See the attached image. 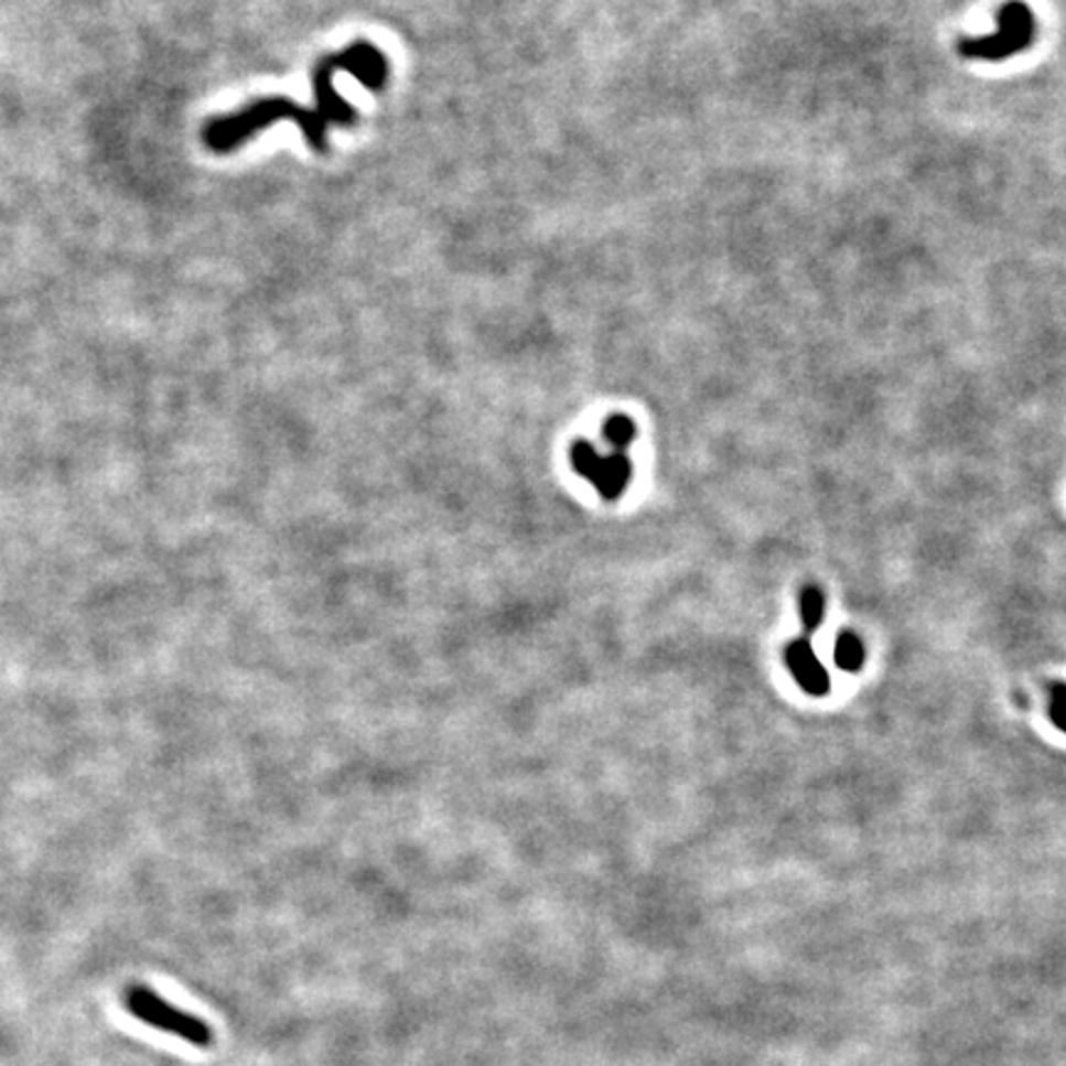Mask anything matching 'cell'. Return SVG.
Here are the masks:
<instances>
[{
	"instance_id": "4",
	"label": "cell",
	"mask_w": 1066,
	"mask_h": 1066,
	"mask_svg": "<svg viewBox=\"0 0 1066 1066\" xmlns=\"http://www.w3.org/2000/svg\"><path fill=\"white\" fill-rule=\"evenodd\" d=\"M785 661H788L790 675L795 681L810 693V697H825L830 691V675H827L822 661L817 659L815 649L807 639H798L785 649Z\"/></svg>"
},
{
	"instance_id": "2",
	"label": "cell",
	"mask_w": 1066,
	"mask_h": 1066,
	"mask_svg": "<svg viewBox=\"0 0 1066 1066\" xmlns=\"http://www.w3.org/2000/svg\"><path fill=\"white\" fill-rule=\"evenodd\" d=\"M127 1008L137 1020L147 1022L161 1032L175 1034V1037L191 1042L195 1047H211L213 1044V1032L208 1024L193 1017L189 1012L173 1008L169 1000H163L149 988L131 986L127 992Z\"/></svg>"
},
{
	"instance_id": "8",
	"label": "cell",
	"mask_w": 1066,
	"mask_h": 1066,
	"mask_svg": "<svg viewBox=\"0 0 1066 1066\" xmlns=\"http://www.w3.org/2000/svg\"><path fill=\"white\" fill-rule=\"evenodd\" d=\"M1049 717L1054 721V726L1066 733V685H1054L1052 687Z\"/></svg>"
},
{
	"instance_id": "5",
	"label": "cell",
	"mask_w": 1066,
	"mask_h": 1066,
	"mask_svg": "<svg viewBox=\"0 0 1066 1066\" xmlns=\"http://www.w3.org/2000/svg\"><path fill=\"white\" fill-rule=\"evenodd\" d=\"M635 438H637V426L627 416H623V412H617V416H610L605 420L603 440L607 442L610 450L627 452V448L635 442Z\"/></svg>"
},
{
	"instance_id": "3",
	"label": "cell",
	"mask_w": 1066,
	"mask_h": 1066,
	"mask_svg": "<svg viewBox=\"0 0 1066 1066\" xmlns=\"http://www.w3.org/2000/svg\"><path fill=\"white\" fill-rule=\"evenodd\" d=\"M571 464L607 502H615L627 489L629 480H633V460L627 457V452H600L595 444L585 440L575 442L571 448Z\"/></svg>"
},
{
	"instance_id": "7",
	"label": "cell",
	"mask_w": 1066,
	"mask_h": 1066,
	"mask_svg": "<svg viewBox=\"0 0 1066 1066\" xmlns=\"http://www.w3.org/2000/svg\"><path fill=\"white\" fill-rule=\"evenodd\" d=\"M822 617H825V597H822V590L815 588V585H807L803 590V595H800V620H803L805 633L812 635L815 629L820 627Z\"/></svg>"
},
{
	"instance_id": "1",
	"label": "cell",
	"mask_w": 1066,
	"mask_h": 1066,
	"mask_svg": "<svg viewBox=\"0 0 1066 1066\" xmlns=\"http://www.w3.org/2000/svg\"><path fill=\"white\" fill-rule=\"evenodd\" d=\"M995 23V33L962 40L960 55L982 62H1002L1027 50L1034 33H1037V20H1034L1032 8L1020 3V0L1002 6Z\"/></svg>"
},
{
	"instance_id": "6",
	"label": "cell",
	"mask_w": 1066,
	"mask_h": 1066,
	"mask_svg": "<svg viewBox=\"0 0 1066 1066\" xmlns=\"http://www.w3.org/2000/svg\"><path fill=\"white\" fill-rule=\"evenodd\" d=\"M864 645H862V639H859L857 635L852 633H842L840 637H837V645H835V661H837V667L844 669V671H859L864 665Z\"/></svg>"
}]
</instances>
